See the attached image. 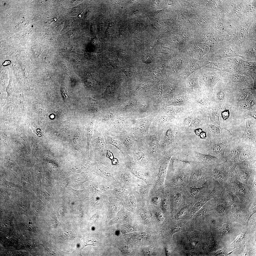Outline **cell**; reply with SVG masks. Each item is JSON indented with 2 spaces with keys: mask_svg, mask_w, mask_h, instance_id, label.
<instances>
[{
  "mask_svg": "<svg viewBox=\"0 0 256 256\" xmlns=\"http://www.w3.org/2000/svg\"><path fill=\"white\" fill-rule=\"evenodd\" d=\"M129 154L133 157L135 165L157 175L160 166L159 162L150 152L144 140H136Z\"/></svg>",
  "mask_w": 256,
  "mask_h": 256,
  "instance_id": "cell-1",
  "label": "cell"
},
{
  "mask_svg": "<svg viewBox=\"0 0 256 256\" xmlns=\"http://www.w3.org/2000/svg\"><path fill=\"white\" fill-rule=\"evenodd\" d=\"M225 187L238 198L245 209L256 198V195L254 194L247 185L240 182L232 176L228 179Z\"/></svg>",
  "mask_w": 256,
  "mask_h": 256,
  "instance_id": "cell-2",
  "label": "cell"
},
{
  "mask_svg": "<svg viewBox=\"0 0 256 256\" xmlns=\"http://www.w3.org/2000/svg\"><path fill=\"white\" fill-rule=\"evenodd\" d=\"M224 83L232 91L253 88L254 83L251 76L246 72L230 73L226 72L221 79Z\"/></svg>",
  "mask_w": 256,
  "mask_h": 256,
  "instance_id": "cell-3",
  "label": "cell"
},
{
  "mask_svg": "<svg viewBox=\"0 0 256 256\" xmlns=\"http://www.w3.org/2000/svg\"><path fill=\"white\" fill-rule=\"evenodd\" d=\"M237 162L226 161L206 167L210 175L224 187L228 179L232 176Z\"/></svg>",
  "mask_w": 256,
  "mask_h": 256,
  "instance_id": "cell-4",
  "label": "cell"
},
{
  "mask_svg": "<svg viewBox=\"0 0 256 256\" xmlns=\"http://www.w3.org/2000/svg\"><path fill=\"white\" fill-rule=\"evenodd\" d=\"M197 71L200 88L208 93L212 92L216 84L223 78L227 72H210L205 70L203 68Z\"/></svg>",
  "mask_w": 256,
  "mask_h": 256,
  "instance_id": "cell-5",
  "label": "cell"
},
{
  "mask_svg": "<svg viewBox=\"0 0 256 256\" xmlns=\"http://www.w3.org/2000/svg\"><path fill=\"white\" fill-rule=\"evenodd\" d=\"M232 176L240 182L247 185L249 181L256 176V160L237 163Z\"/></svg>",
  "mask_w": 256,
  "mask_h": 256,
  "instance_id": "cell-6",
  "label": "cell"
},
{
  "mask_svg": "<svg viewBox=\"0 0 256 256\" xmlns=\"http://www.w3.org/2000/svg\"><path fill=\"white\" fill-rule=\"evenodd\" d=\"M191 57L185 51H182L176 55L170 62V73L174 79H179L186 68Z\"/></svg>",
  "mask_w": 256,
  "mask_h": 256,
  "instance_id": "cell-7",
  "label": "cell"
},
{
  "mask_svg": "<svg viewBox=\"0 0 256 256\" xmlns=\"http://www.w3.org/2000/svg\"><path fill=\"white\" fill-rule=\"evenodd\" d=\"M117 179L121 185L133 188L142 180L134 176L124 165L123 163L113 165Z\"/></svg>",
  "mask_w": 256,
  "mask_h": 256,
  "instance_id": "cell-8",
  "label": "cell"
},
{
  "mask_svg": "<svg viewBox=\"0 0 256 256\" xmlns=\"http://www.w3.org/2000/svg\"><path fill=\"white\" fill-rule=\"evenodd\" d=\"M93 174L106 179L114 187L121 186L116 176L113 166L111 163H99L94 165Z\"/></svg>",
  "mask_w": 256,
  "mask_h": 256,
  "instance_id": "cell-9",
  "label": "cell"
},
{
  "mask_svg": "<svg viewBox=\"0 0 256 256\" xmlns=\"http://www.w3.org/2000/svg\"><path fill=\"white\" fill-rule=\"evenodd\" d=\"M244 145V143L241 141L240 138H233L226 147L224 154L225 161L238 162Z\"/></svg>",
  "mask_w": 256,
  "mask_h": 256,
  "instance_id": "cell-10",
  "label": "cell"
},
{
  "mask_svg": "<svg viewBox=\"0 0 256 256\" xmlns=\"http://www.w3.org/2000/svg\"><path fill=\"white\" fill-rule=\"evenodd\" d=\"M161 133L158 131L149 133L144 140L150 152L158 161L163 155L160 143Z\"/></svg>",
  "mask_w": 256,
  "mask_h": 256,
  "instance_id": "cell-11",
  "label": "cell"
},
{
  "mask_svg": "<svg viewBox=\"0 0 256 256\" xmlns=\"http://www.w3.org/2000/svg\"><path fill=\"white\" fill-rule=\"evenodd\" d=\"M124 164L125 167L136 177L143 180L147 185L154 186L156 180L157 174L139 167L134 165L133 162Z\"/></svg>",
  "mask_w": 256,
  "mask_h": 256,
  "instance_id": "cell-12",
  "label": "cell"
},
{
  "mask_svg": "<svg viewBox=\"0 0 256 256\" xmlns=\"http://www.w3.org/2000/svg\"><path fill=\"white\" fill-rule=\"evenodd\" d=\"M239 57L242 60L248 61L250 60L248 58L240 56L232 50L229 44L222 47L213 54L205 55L203 57L204 60L215 62L218 59L230 57Z\"/></svg>",
  "mask_w": 256,
  "mask_h": 256,
  "instance_id": "cell-13",
  "label": "cell"
},
{
  "mask_svg": "<svg viewBox=\"0 0 256 256\" xmlns=\"http://www.w3.org/2000/svg\"><path fill=\"white\" fill-rule=\"evenodd\" d=\"M233 138L223 139H216L211 140L207 147L206 151L208 154L214 156L218 158L225 161L224 154L226 147L228 143Z\"/></svg>",
  "mask_w": 256,
  "mask_h": 256,
  "instance_id": "cell-14",
  "label": "cell"
},
{
  "mask_svg": "<svg viewBox=\"0 0 256 256\" xmlns=\"http://www.w3.org/2000/svg\"><path fill=\"white\" fill-rule=\"evenodd\" d=\"M170 160V159L168 158L163 156L159 161L160 166L156 182L152 187L153 189L160 191L164 190L165 181Z\"/></svg>",
  "mask_w": 256,
  "mask_h": 256,
  "instance_id": "cell-15",
  "label": "cell"
},
{
  "mask_svg": "<svg viewBox=\"0 0 256 256\" xmlns=\"http://www.w3.org/2000/svg\"><path fill=\"white\" fill-rule=\"evenodd\" d=\"M93 175V181L90 183L88 188V190L91 192L93 193L101 194L114 188L111 183L106 179Z\"/></svg>",
  "mask_w": 256,
  "mask_h": 256,
  "instance_id": "cell-16",
  "label": "cell"
},
{
  "mask_svg": "<svg viewBox=\"0 0 256 256\" xmlns=\"http://www.w3.org/2000/svg\"><path fill=\"white\" fill-rule=\"evenodd\" d=\"M175 137L174 132L171 128H168L164 133H161L160 143L163 154L176 147Z\"/></svg>",
  "mask_w": 256,
  "mask_h": 256,
  "instance_id": "cell-17",
  "label": "cell"
},
{
  "mask_svg": "<svg viewBox=\"0 0 256 256\" xmlns=\"http://www.w3.org/2000/svg\"><path fill=\"white\" fill-rule=\"evenodd\" d=\"M103 135L107 144L112 145L121 152L124 157V162L133 161V157L129 154L124 146L118 139L113 135L106 133H104Z\"/></svg>",
  "mask_w": 256,
  "mask_h": 256,
  "instance_id": "cell-18",
  "label": "cell"
},
{
  "mask_svg": "<svg viewBox=\"0 0 256 256\" xmlns=\"http://www.w3.org/2000/svg\"><path fill=\"white\" fill-rule=\"evenodd\" d=\"M208 137L210 141L216 139H229L232 134L227 129L221 128L219 125L210 124L208 127Z\"/></svg>",
  "mask_w": 256,
  "mask_h": 256,
  "instance_id": "cell-19",
  "label": "cell"
},
{
  "mask_svg": "<svg viewBox=\"0 0 256 256\" xmlns=\"http://www.w3.org/2000/svg\"><path fill=\"white\" fill-rule=\"evenodd\" d=\"M256 125L247 119L245 129L240 139L245 143L256 145Z\"/></svg>",
  "mask_w": 256,
  "mask_h": 256,
  "instance_id": "cell-20",
  "label": "cell"
},
{
  "mask_svg": "<svg viewBox=\"0 0 256 256\" xmlns=\"http://www.w3.org/2000/svg\"><path fill=\"white\" fill-rule=\"evenodd\" d=\"M181 86L184 90L194 92L199 91V86L197 71L185 78H180Z\"/></svg>",
  "mask_w": 256,
  "mask_h": 256,
  "instance_id": "cell-21",
  "label": "cell"
},
{
  "mask_svg": "<svg viewBox=\"0 0 256 256\" xmlns=\"http://www.w3.org/2000/svg\"><path fill=\"white\" fill-rule=\"evenodd\" d=\"M151 185H148L143 180L132 188V191L138 201H146L151 188Z\"/></svg>",
  "mask_w": 256,
  "mask_h": 256,
  "instance_id": "cell-22",
  "label": "cell"
},
{
  "mask_svg": "<svg viewBox=\"0 0 256 256\" xmlns=\"http://www.w3.org/2000/svg\"><path fill=\"white\" fill-rule=\"evenodd\" d=\"M209 64L206 61L198 60L191 57L188 63L179 78H186L198 70Z\"/></svg>",
  "mask_w": 256,
  "mask_h": 256,
  "instance_id": "cell-23",
  "label": "cell"
},
{
  "mask_svg": "<svg viewBox=\"0 0 256 256\" xmlns=\"http://www.w3.org/2000/svg\"><path fill=\"white\" fill-rule=\"evenodd\" d=\"M195 157L201 163L206 166L222 163L224 161L217 157L208 154H204L194 151Z\"/></svg>",
  "mask_w": 256,
  "mask_h": 256,
  "instance_id": "cell-24",
  "label": "cell"
},
{
  "mask_svg": "<svg viewBox=\"0 0 256 256\" xmlns=\"http://www.w3.org/2000/svg\"><path fill=\"white\" fill-rule=\"evenodd\" d=\"M132 190V188L120 186L106 191L109 196L119 200L122 202Z\"/></svg>",
  "mask_w": 256,
  "mask_h": 256,
  "instance_id": "cell-25",
  "label": "cell"
},
{
  "mask_svg": "<svg viewBox=\"0 0 256 256\" xmlns=\"http://www.w3.org/2000/svg\"><path fill=\"white\" fill-rule=\"evenodd\" d=\"M118 139L126 148L129 154L130 150L136 141L132 132H126L118 134H109Z\"/></svg>",
  "mask_w": 256,
  "mask_h": 256,
  "instance_id": "cell-26",
  "label": "cell"
},
{
  "mask_svg": "<svg viewBox=\"0 0 256 256\" xmlns=\"http://www.w3.org/2000/svg\"><path fill=\"white\" fill-rule=\"evenodd\" d=\"M256 160V145L245 143L240 155L239 161Z\"/></svg>",
  "mask_w": 256,
  "mask_h": 256,
  "instance_id": "cell-27",
  "label": "cell"
},
{
  "mask_svg": "<svg viewBox=\"0 0 256 256\" xmlns=\"http://www.w3.org/2000/svg\"><path fill=\"white\" fill-rule=\"evenodd\" d=\"M122 202L119 200L109 196L108 201L107 215L109 218H112L116 215L121 208Z\"/></svg>",
  "mask_w": 256,
  "mask_h": 256,
  "instance_id": "cell-28",
  "label": "cell"
},
{
  "mask_svg": "<svg viewBox=\"0 0 256 256\" xmlns=\"http://www.w3.org/2000/svg\"><path fill=\"white\" fill-rule=\"evenodd\" d=\"M180 159L179 158L176 153L171 158L169 163L166 175H170L175 174L181 168Z\"/></svg>",
  "mask_w": 256,
  "mask_h": 256,
  "instance_id": "cell-29",
  "label": "cell"
},
{
  "mask_svg": "<svg viewBox=\"0 0 256 256\" xmlns=\"http://www.w3.org/2000/svg\"><path fill=\"white\" fill-rule=\"evenodd\" d=\"M209 64L204 67V68L214 69L219 71L225 72L230 73L238 72L236 69L232 67L221 63L208 61Z\"/></svg>",
  "mask_w": 256,
  "mask_h": 256,
  "instance_id": "cell-30",
  "label": "cell"
},
{
  "mask_svg": "<svg viewBox=\"0 0 256 256\" xmlns=\"http://www.w3.org/2000/svg\"><path fill=\"white\" fill-rule=\"evenodd\" d=\"M137 199L132 190L129 193L126 199L122 202V205L127 209L134 211L137 207Z\"/></svg>",
  "mask_w": 256,
  "mask_h": 256,
  "instance_id": "cell-31",
  "label": "cell"
},
{
  "mask_svg": "<svg viewBox=\"0 0 256 256\" xmlns=\"http://www.w3.org/2000/svg\"><path fill=\"white\" fill-rule=\"evenodd\" d=\"M215 197V195L212 192L202 198L200 201L196 203L193 206L190 213L191 216L201 209L203 206L209 201Z\"/></svg>",
  "mask_w": 256,
  "mask_h": 256,
  "instance_id": "cell-32",
  "label": "cell"
},
{
  "mask_svg": "<svg viewBox=\"0 0 256 256\" xmlns=\"http://www.w3.org/2000/svg\"><path fill=\"white\" fill-rule=\"evenodd\" d=\"M118 86V81L115 80L108 86L105 91L102 95V97L108 99L114 94Z\"/></svg>",
  "mask_w": 256,
  "mask_h": 256,
  "instance_id": "cell-33",
  "label": "cell"
},
{
  "mask_svg": "<svg viewBox=\"0 0 256 256\" xmlns=\"http://www.w3.org/2000/svg\"><path fill=\"white\" fill-rule=\"evenodd\" d=\"M240 55L250 59L252 62H256V43L251 48L244 52Z\"/></svg>",
  "mask_w": 256,
  "mask_h": 256,
  "instance_id": "cell-34",
  "label": "cell"
},
{
  "mask_svg": "<svg viewBox=\"0 0 256 256\" xmlns=\"http://www.w3.org/2000/svg\"><path fill=\"white\" fill-rule=\"evenodd\" d=\"M239 60L241 67L244 72L256 70V62L245 61L240 58Z\"/></svg>",
  "mask_w": 256,
  "mask_h": 256,
  "instance_id": "cell-35",
  "label": "cell"
},
{
  "mask_svg": "<svg viewBox=\"0 0 256 256\" xmlns=\"http://www.w3.org/2000/svg\"><path fill=\"white\" fill-rule=\"evenodd\" d=\"M162 210L164 212L168 213L169 211V201L165 192L162 196L160 205Z\"/></svg>",
  "mask_w": 256,
  "mask_h": 256,
  "instance_id": "cell-36",
  "label": "cell"
},
{
  "mask_svg": "<svg viewBox=\"0 0 256 256\" xmlns=\"http://www.w3.org/2000/svg\"><path fill=\"white\" fill-rule=\"evenodd\" d=\"M256 198L247 207L248 222L256 212Z\"/></svg>",
  "mask_w": 256,
  "mask_h": 256,
  "instance_id": "cell-37",
  "label": "cell"
},
{
  "mask_svg": "<svg viewBox=\"0 0 256 256\" xmlns=\"http://www.w3.org/2000/svg\"><path fill=\"white\" fill-rule=\"evenodd\" d=\"M180 161L183 165L182 168H185L188 169H193V163L192 162L186 159H181Z\"/></svg>",
  "mask_w": 256,
  "mask_h": 256,
  "instance_id": "cell-38",
  "label": "cell"
},
{
  "mask_svg": "<svg viewBox=\"0 0 256 256\" xmlns=\"http://www.w3.org/2000/svg\"><path fill=\"white\" fill-rule=\"evenodd\" d=\"M100 244V242L99 241L94 239H88L83 243V247H84L85 246L88 245L97 246Z\"/></svg>",
  "mask_w": 256,
  "mask_h": 256,
  "instance_id": "cell-39",
  "label": "cell"
},
{
  "mask_svg": "<svg viewBox=\"0 0 256 256\" xmlns=\"http://www.w3.org/2000/svg\"><path fill=\"white\" fill-rule=\"evenodd\" d=\"M207 210L206 208H201L196 212L197 213L195 217V219H198L204 217L206 215Z\"/></svg>",
  "mask_w": 256,
  "mask_h": 256,
  "instance_id": "cell-40",
  "label": "cell"
},
{
  "mask_svg": "<svg viewBox=\"0 0 256 256\" xmlns=\"http://www.w3.org/2000/svg\"><path fill=\"white\" fill-rule=\"evenodd\" d=\"M211 119L213 122L216 125H220V123L219 114L217 111H215L212 114Z\"/></svg>",
  "mask_w": 256,
  "mask_h": 256,
  "instance_id": "cell-41",
  "label": "cell"
},
{
  "mask_svg": "<svg viewBox=\"0 0 256 256\" xmlns=\"http://www.w3.org/2000/svg\"><path fill=\"white\" fill-rule=\"evenodd\" d=\"M245 234L242 233L239 235L231 244L233 245H238L241 243L244 239Z\"/></svg>",
  "mask_w": 256,
  "mask_h": 256,
  "instance_id": "cell-42",
  "label": "cell"
},
{
  "mask_svg": "<svg viewBox=\"0 0 256 256\" xmlns=\"http://www.w3.org/2000/svg\"><path fill=\"white\" fill-rule=\"evenodd\" d=\"M231 229V224L228 223L224 224L219 230L220 232L222 233H227L229 232Z\"/></svg>",
  "mask_w": 256,
  "mask_h": 256,
  "instance_id": "cell-43",
  "label": "cell"
},
{
  "mask_svg": "<svg viewBox=\"0 0 256 256\" xmlns=\"http://www.w3.org/2000/svg\"><path fill=\"white\" fill-rule=\"evenodd\" d=\"M188 210V208L187 207L183 208L176 215V218H180L184 216L187 213Z\"/></svg>",
  "mask_w": 256,
  "mask_h": 256,
  "instance_id": "cell-44",
  "label": "cell"
},
{
  "mask_svg": "<svg viewBox=\"0 0 256 256\" xmlns=\"http://www.w3.org/2000/svg\"><path fill=\"white\" fill-rule=\"evenodd\" d=\"M201 123L200 120L198 118H195L193 119L189 126L192 128H197L200 127Z\"/></svg>",
  "mask_w": 256,
  "mask_h": 256,
  "instance_id": "cell-45",
  "label": "cell"
},
{
  "mask_svg": "<svg viewBox=\"0 0 256 256\" xmlns=\"http://www.w3.org/2000/svg\"><path fill=\"white\" fill-rule=\"evenodd\" d=\"M252 101L250 100H245L243 101L241 105L242 109H249L251 108Z\"/></svg>",
  "mask_w": 256,
  "mask_h": 256,
  "instance_id": "cell-46",
  "label": "cell"
},
{
  "mask_svg": "<svg viewBox=\"0 0 256 256\" xmlns=\"http://www.w3.org/2000/svg\"><path fill=\"white\" fill-rule=\"evenodd\" d=\"M247 73L251 76L253 82L254 86L253 88H256V70L250 71H247Z\"/></svg>",
  "mask_w": 256,
  "mask_h": 256,
  "instance_id": "cell-47",
  "label": "cell"
},
{
  "mask_svg": "<svg viewBox=\"0 0 256 256\" xmlns=\"http://www.w3.org/2000/svg\"><path fill=\"white\" fill-rule=\"evenodd\" d=\"M105 60L107 64L113 67L115 66L116 64V59L110 56L105 58Z\"/></svg>",
  "mask_w": 256,
  "mask_h": 256,
  "instance_id": "cell-48",
  "label": "cell"
},
{
  "mask_svg": "<svg viewBox=\"0 0 256 256\" xmlns=\"http://www.w3.org/2000/svg\"><path fill=\"white\" fill-rule=\"evenodd\" d=\"M155 214L158 220L161 222L163 221L164 219V217L161 212L158 210L155 211Z\"/></svg>",
  "mask_w": 256,
  "mask_h": 256,
  "instance_id": "cell-49",
  "label": "cell"
},
{
  "mask_svg": "<svg viewBox=\"0 0 256 256\" xmlns=\"http://www.w3.org/2000/svg\"><path fill=\"white\" fill-rule=\"evenodd\" d=\"M119 248L121 250V251L126 253H129L131 251V247L129 246L128 245H125Z\"/></svg>",
  "mask_w": 256,
  "mask_h": 256,
  "instance_id": "cell-50",
  "label": "cell"
},
{
  "mask_svg": "<svg viewBox=\"0 0 256 256\" xmlns=\"http://www.w3.org/2000/svg\"><path fill=\"white\" fill-rule=\"evenodd\" d=\"M122 70L127 76L129 77H131L132 73L130 69L127 68H123Z\"/></svg>",
  "mask_w": 256,
  "mask_h": 256,
  "instance_id": "cell-51",
  "label": "cell"
},
{
  "mask_svg": "<svg viewBox=\"0 0 256 256\" xmlns=\"http://www.w3.org/2000/svg\"><path fill=\"white\" fill-rule=\"evenodd\" d=\"M144 253L147 255H151L153 253V251L152 249L150 247H147L143 250Z\"/></svg>",
  "mask_w": 256,
  "mask_h": 256,
  "instance_id": "cell-52",
  "label": "cell"
},
{
  "mask_svg": "<svg viewBox=\"0 0 256 256\" xmlns=\"http://www.w3.org/2000/svg\"><path fill=\"white\" fill-rule=\"evenodd\" d=\"M222 115L224 121L228 119L229 115V110H226L223 111L222 113Z\"/></svg>",
  "mask_w": 256,
  "mask_h": 256,
  "instance_id": "cell-53",
  "label": "cell"
},
{
  "mask_svg": "<svg viewBox=\"0 0 256 256\" xmlns=\"http://www.w3.org/2000/svg\"><path fill=\"white\" fill-rule=\"evenodd\" d=\"M197 103L201 105H205L207 101L206 99L202 98H199L196 101Z\"/></svg>",
  "mask_w": 256,
  "mask_h": 256,
  "instance_id": "cell-54",
  "label": "cell"
},
{
  "mask_svg": "<svg viewBox=\"0 0 256 256\" xmlns=\"http://www.w3.org/2000/svg\"><path fill=\"white\" fill-rule=\"evenodd\" d=\"M192 120V118L190 117L186 118L184 119V124L187 126L190 125Z\"/></svg>",
  "mask_w": 256,
  "mask_h": 256,
  "instance_id": "cell-55",
  "label": "cell"
},
{
  "mask_svg": "<svg viewBox=\"0 0 256 256\" xmlns=\"http://www.w3.org/2000/svg\"><path fill=\"white\" fill-rule=\"evenodd\" d=\"M159 120L160 123H162L169 121V120L168 118L165 116H163Z\"/></svg>",
  "mask_w": 256,
  "mask_h": 256,
  "instance_id": "cell-56",
  "label": "cell"
},
{
  "mask_svg": "<svg viewBox=\"0 0 256 256\" xmlns=\"http://www.w3.org/2000/svg\"><path fill=\"white\" fill-rule=\"evenodd\" d=\"M181 96H179L177 98L174 100V102L177 104H179L182 102L183 101V99Z\"/></svg>",
  "mask_w": 256,
  "mask_h": 256,
  "instance_id": "cell-57",
  "label": "cell"
},
{
  "mask_svg": "<svg viewBox=\"0 0 256 256\" xmlns=\"http://www.w3.org/2000/svg\"><path fill=\"white\" fill-rule=\"evenodd\" d=\"M61 91L63 96L64 98H65L67 97L68 93L65 88L64 87H62L61 88Z\"/></svg>",
  "mask_w": 256,
  "mask_h": 256,
  "instance_id": "cell-58",
  "label": "cell"
},
{
  "mask_svg": "<svg viewBox=\"0 0 256 256\" xmlns=\"http://www.w3.org/2000/svg\"><path fill=\"white\" fill-rule=\"evenodd\" d=\"M224 253H225V251L223 250H221L214 253L213 255L216 256L221 255L224 254Z\"/></svg>",
  "mask_w": 256,
  "mask_h": 256,
  "instance_id": "cell-59",
  "label": "cell"
},
{
  "mask_svg": "<svg viewBox=\"0 0 256 256\" xmlns=\"http://www.w3.org/2000/svg\"><path fill=\"white\" fill-rule=\"evenodd\" d=\"M200 138L203 140H205L206 139L207 135L206 133L205 132H202L200 135Z\"/></svg>",
  "mask_w": 256,
  "mask_h": 256,
  "instance_id": "cell-60",
  "label": "cell"
},
{
  "mask_svg": "<svg viewBox=\"0 0 256 256\" xmlns=\"http://www.w3.org/2000/svg\"><path fill=\"white\" fill-rule=\"evenodd\" d=\"M256 111H252L249 112V114L250 116L256 119Z\"/></svg>",
  "mask_w": 256,
  "mask_h": 256,
  "instance_id": "cell-61",
  "label": "cell"
},
{
  "mask_svg": "<svg viewBox=\"0 0 256 256\" xmlns=\"http://www.w3.org/2000/svg\"><path fill=\"white\" fill-rule=\"evenodd\" d=\"M180 110L179 107H177L172 108L171 109L170 111L173 112H178Z\"/></svg>",
  "mask_w": 256,
  "mask_h": 256,
  "instance_id": "cell-62",
  "label": "cell"
},
{
  "mask_svg": "<svg viewBox=\"0 0 256 256\" xmlns=\"http://www.w3.org/2000/svg\"><path fill=\"white\" fill-rule=\"evenodd\" d=\"M202 132V130L200 128L196 129L195 131V133L197 135H200Z\"/></svg>",
  "mask_w": 256,
  "mask_h": 256,
  "instance_id": "cell-63",
  "label": "cell"
},
{
  "mask_svg": "<svg viewBox=\"0 0 256 256\" xmlns=\"http://www.w3.org/2000/svg\"><path fill=\"white\" fill-rule=\"evenodd\" d=\"M166 253L167 255H169L170 254V250L169 247H166Z\"/></svg>",
  "mask_w": 256,
  "mask_h": 256,
  "instance_id": "cell-64",
  "label": "cell"
}]
</instances>
